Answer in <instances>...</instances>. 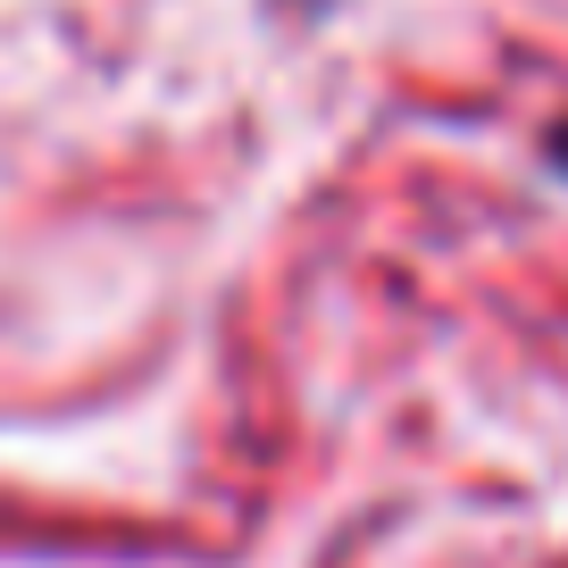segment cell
Listing matches in <instances>:
<instances>
[{
  "instance_id": "1",
  "label": "cell",
  "mask_w": 568,
  "mask_h": 568,
  "mask_svg": "<svg viewBox=\"0 0 568 568\" xmlns=\"http://www.w3.org/2000/svg\"><path fill=\"white\" fill-rule=\"evenodd\" d=\"M544 160H551V168H560V176H568V118H560V125H551V134H544Z\"/></svg>"
}]
</instances>
